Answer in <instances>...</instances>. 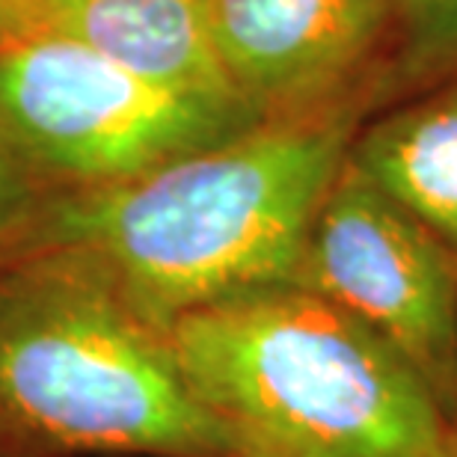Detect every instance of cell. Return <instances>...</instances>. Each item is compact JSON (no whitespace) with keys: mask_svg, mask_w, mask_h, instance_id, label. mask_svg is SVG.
I'll use <instances>...</instances> for the list:
<instances>
[{"mask_svg":"<svg viewBox=\"0 0 457 457\" xmlns=\"http://www.w3.org/2000/svg\"><path fill=\"white\" fill-rule=\"evenodd\" d=\"M228 84L264 119L345 102L371 57L392 0H205Z\"/></svg>","mask_w":457,"mask_h":457,"instance_id":"6","label":"cell"},{"mask_svg":"<svg viewBox=\"0 0 457 457\" xmlns=\"http://www.w3.org/2000/svg\"><path fill=\"white\" fill-rule=\"evenodd\" d=\"M360 107L277 116L122 185L54 194L30 246H66L170 333L181 315L300 282ZM27 246V250H30Z\"/></svg>","mask_w":457,"mask_h":457,"instance_id":"1","label":"cell"},{"mask_svg":"<svg viewBox=\"0 0 457 457\" xmlns=\"http://www.w3.org/2000/svg\"><path fill=\"white\" fill-rule=\"evenodd\" d=\"M0 457H21V454H15L12 449H6V445L0 443Z\"/></svg>","mask_w":457,"mask_h":457,"instance_id":"13","label":"cell"},{"mask_svg":"<svg viewBox=\"0 0 457 457\" xmlns=\"http://www.w3.org/2000/svg\"><path fill=\"white\" fill-rule=\"evenodd\" d=\"M9 36H60L154 84L244 102L217 57L205 0H18L0 39Z\"/></svg>","mask_w":457,"mask_h":457,"instance_id":"7","label":"cell"},{"mask_svg":"<svg viewBox=\"0 0 457 457\" xmlns=\"http://www.w3.org/2000/svg\"><path fill=\"white\" fill-rule=\"evenodd\" d=\"M259 122L250 104L154 84L71 39H0V125L51 196L140 179Z\"/></svg>","mask_w":457,"mask_h":457,"instance_id":"4","label":"cell"},{"mask_svg":"<svg viewBox=\"0 0 457 457\" xmlns=\"http://www.w3.org/2000/svg\"><path fill=\"white\" fill-rule=\"evenodd\" d=\"M297 286L378 333L425 383L457 440V268L351 158L315 214Z\"/></svg>","mask_w":457,"mask_h":457,"instance_id":"5","label":"cell"},{"mask_svg":"<svg viewBox=\"0 0 457 457\" xmlns=\"http://www.w3.org/2000/svg\"><path fill=\"white\" fill-rule=\"evenodd\" d=\"M443 457H457V440L452 436V443H449V449H445V454Z\"/></svg>","mask_w":457,"mask_h":457,"instance_id":"12","label":"cell"},{"mask_svg":"<svg viewBox=\"0 0 457 457\" xmlns=\"http://www.w3.org/2000/svg\"><path fill=\"white\" fill-rule=\"evenodd\" d=\"M15 4H18V0H0V36H4V30H6L9 15H12Z\"/></svg>","mask_w":457,"mask_h":457,"instance_id":"11","label":"cell"},{"mask_svg":"<svg viewBox=\"0 0 457 457\" xmlns=\"http://www.w3.org/2000/svg\"><path fill=\"white\" fill-rule=\"evenodd\" d=\"M228 457H443L452 431L413 369L306 286H268L170 327Z\"/></svg>","mask_w":457,"mask_h":457,"instance_id":"2","label":"cell"},{"mask_svg":"<svg viewBox=\"0 0 457 457\" xmlns=\"http://www.w3.org/2000/svg\"><path fill=\"white\" fill-rule=\"evenodd\" d=\"M347 158L457 268V80L360 128Z\"/></svg>","mask_w":457,"mask_h":457,"instance_id":"8","label":"cell"},{"mask_svg":"<svg viewBox=\"0 0 457 457\" xmlns=\"http://www.w3.org/2000/svg\"><path fill=\"white\" fill-rule=\"evenodd\" d=\"M48 199V187L33 176L0 125V262L33 244Z\"/></svg>","mask_w":457,"mask_h":457,"instance_id":"9","label":"cell"},{"mask_svg":"<svg viewBox=\"0 0 457 457\" xmlns=\"http://www.w3.org/2000/svg\"><path fill=\"white\" fill-rule=\"evenodd\" d=\"M0 443L21 457H228L170 333L66 246L0 262Z\"/></svg>","mask_w":457,"mask_h":457,"instance_id":"3","label":"cell"},{"mask_svg":"<svg viewBox=\"0 0 457 457\" xmlns=\"http://www.w3.org/2000/svg\"><path fill=\"white\" fill-rule=\"evenodd\" d=\"M392 12L422 66L457 62V0H392Z\"/></svg>","mask_w":457,"mask_h":457,"instance_id":"10","label":"cell"}]
</instances>
